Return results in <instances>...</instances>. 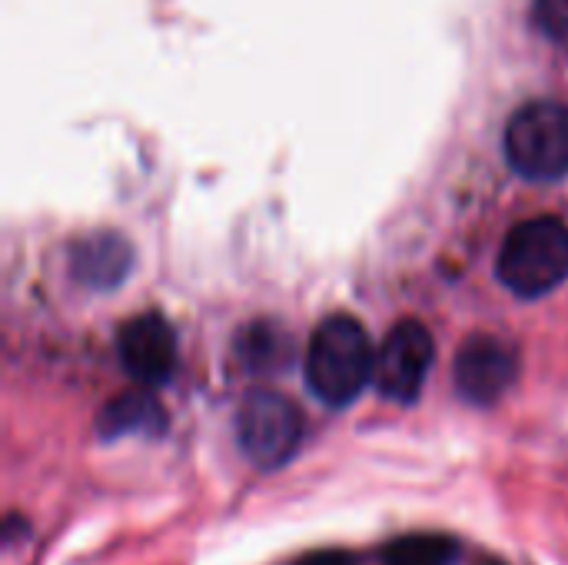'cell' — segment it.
<instances>
[{
	"mask_svg": "<svg viewBox=\"0 0 568 565\" xmlns=\"http://www.w3.org/2000/svg\"><path fill=\"white\" fill-rule=\"evenodd\" d=\"M376 373L369 333L353 316H329L316 326L306 350V383L326 406H349Z\"/></svg>",
	"mask_w": 568,
	"mask_h": 565,
	"instance_id": "6da1fadb",
	"label": "cell"
},
{
	"mask_svg": "<svg viewBox=\"0 0 568 565\" xmlns=\"http://www.w3.org/2000/svg\"><path fill=\"white\" fill-rule=\"evenodd\" d=\"M568 276V226L556 216H536L509 230L499 250V280L516 296H542Z\"/></svg>",
	"mask_w": 568,
	"mask_h": 565,
	"instance_id": "7a4b0ae2",
	"label": "cell"
},
{
	"mask_svg": "<svg viewBox=\"0 0 568 565\" xmlns=\"http://www.w3.org/2000/svg\"><path fill=\"white\" fill-rule=\"evenodd\" d=\"M506 157L526 180L552 183L568 173V107L559 100H532L519 107L506 127Z\"/></svg>",
	"mask_w": 568,
	"mask_h": 565,
	"instance_id": "3957f363",
	"label": "cell"
},
{
	"mask_svg": "<svg viewBox=\"0 0 568 565\" xmlns=\"http://www.w3.org/2000/svg\"><path fill=\"white\" fill-rule=\"evenodd\" d=\"M236 436L250 463H256L260 470H280L300 450L303 416L286 396L273 390H253L240 406Z\"/></svg>",
	"mask_w": 568,
	"mask_h": 565,
	"instance_id": "277c9868",
	"label": "cell"
},
{
	"mask_svg": "<svg viewBox=\"0 0 568 565\" xmlns=\"http://www.w3.org/2000/svg\"><path fill=\"white\" fill-rule=\"evenodd\" d=\"M436 360L433 333L419 320L396 323L376 350L373 383L393 403H416Z\"/></svg>",
	"mask_w": 568,
	"mask_h": 565,
	"instance_id": "5b68a950",
	"label": "cell"
},
{
	"mask_svg": "<svg viewBox=\"0 0 568 565\" xmlns=\"http://www.w3.org/2000/svg\"><path fill=\"white\" fill-rule=\"evenodd\" d=\"M519 376L516 350L496 336H473L456 360V390L476 406H493L509 393Z\"/></svg>",
	"mask_w": 568,
	"mask_h": 565,
	"instance_id": "8992f818",
	"label": "cell"
},
{
	"mask_svg": "<svg viewBox=\"0 0 568 565\" xmlns=\"http://www.w3.org/2000/svg\"><path fill=\"white\" fill-rule=\"evenodd\" d=\"M116 350L123 370L143 386H160L176 370V336L160 313H143L126 320Z\"/></svg>",
	"mask_w": 568,
	"mask_h": 565,
	"instance_id": "52a82bcc",
	"label": "cell"
},
{
	"mask_svg": "<svg viewBox=\"0 0 568 565\" xmlns=\"http://www.w3.org/2000/svg\"><path fill=\"white\" fill-rule=\"evenodd\" d=\"M130 266H133V250L120 233L100 230L80 236L70 250V270L90 290H113L116 283H123Z\"/></svg>",
	"mask_w": 568,
	"mask_h": 565,
	"instance_id": "ba28073f",
	"label": "cell"
},
{
	"mask_svg": "<svg viewBox=\"0 0 568 565\" xmlns=\"http://www.w3.org/2000/svg\"><path fill=\"white\" fill-rule=\"evenodd\" d=\"M163 410L150 393H123L100 413V436L116 440L126 433H160Z\"/></svg>",
	"mask_w": 568,
	"mask_h": 565,
	"instance_id": "9c48e42d",
	"label": "cell"
},
{
	"mask_svg": "<svg viewBox=\"0 0 568 565\" xmlns=\"http://www.w3.org/2000/svg\"><path fill=\"white\" fill-rule=\"evenodd\" d=\"M236 353L246 363V370H253V373H273V370H283L286 366V360H290V340H286V333L276 323L256 320L236 340Z\"/></svg>",
	"mask_w": 568,
	"mask_h": 565,
	"instance_id": "30bf717a",
	"label": "cell"
},
{
	"mask_svg": "<svg viewBox=\"0 0 568 565\" xmlns=\"http://www.w3.org/2000/svg\"><path fill=\"white\" fill-rule=\"evenodd\" d=\"M459 559V543L443 533H413L386 546L383 565H453Z\"/></svg>",
	"mask_w": 568,
	"mask_h": 565,
	"instance_id": "8fae6325",
	"label": "cell"
},
{
	"mask_svg": "<svg viewBox=\"0 0 568 565\" xmlns=\"http://www.w3.org/2000/svg\"><path fill=\"white\" fill-rule=\"evenodd\" d=\"M536 23L549 40L568 43V0H536Z\"/></svg>",
	"mask_w": 568,
	"mask_h": 565,
	"instance_id": "7c38bea8",
	"label": "cell"
},
{
	"mask_svg": "<svg viewBox=\"0 0 568 565\" xmlns=\"http://www.w3.org/2000/svg\"><path fill=\"white\" fill-rule=\"evenodd\" d=\"M296 565H356L346 553H313L306 559H300Z\"/></svg>",
	"mask_w": 568,
	"mask_h": 565,
	"instance_id": "4fadbf2b",
	"label": "cell"
},
{
	"mask_svg": "<svg viewBox=\"0 0 568 565\" xmlns=\"http://www.w3.org/2000/svg\"><path fill=\"white\" fill-rule=\"evenodd\" d=\"M483 565H503V563H483Z\"/></svg>",
	"mask_w": 568,
	"mask_h": 565,
	"instance_id": "5bb4252c",
	"label": "cell"
}]
</instances>
